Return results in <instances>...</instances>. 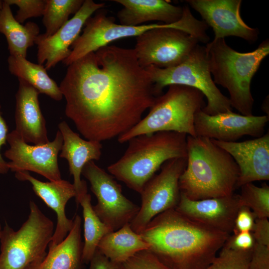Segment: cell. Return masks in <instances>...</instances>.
Segmentation results:
<instances>
[{
    "instance_id": "1",
    "label": "cell",
    "mask_w": 269,
    "mask_h": 269,
    "mask_svg": "<svg viewBox=\"0 0 269 269\" xmlns=\"http://www.w3.org/2000/svg\"><path fill=\"white\" fill-rule=\"evenodd\" d=\"M65 115L87 140L118 137L142 118L157 97L134 49L107 45L68 66L59 85Z\"/></svg>"
},
{
    "instance_id": "2",
    "label": "cell",
    "mask_w": 269,
    "mask_h": 269,
    "mask_svg": "<svg viewBox=\"0 0 269 269\" xmlns=\"http://www.w3.org/2000/svg\"><path fill=\"white\" fill-rule=\"evenodd\" d=\"M139 234L149 245L148 251L170 269H205L230 236L175 209L156 216Z\"/></svg>"
},
{
    "instance_id": "3",
    "label": "cell",
    "mask_w": 269,
    "mask_h": 269,
    "mask_svg": "<svg viewBox=\"0 0 269 269\" xmlns=\"http://www.w3.org/2000/svg\"><path fill=\"white\" fill-rule=\"evenodd\" d=\"M187 163L179 179L180 192L199 200L230 195L236 188L238 166L211 139L187 135Z\"/></svg>"
},
{
    "instance_id": "4",
    "label": "cell",
    "mask_w": 269,
    "mask_h": 269,
    "mask_svg": "<svg viewBox=\"0 0 269 269\" xmlns=\"http://www.w3.org/2000/svg\"><path fill=\"white\" fill-rule=\"evenodd\" d=\"M185 134L158 132L131 139L123 155L110 165L108 172L140 193L146 182L166 161L187 157Z\"/></svg>"
},
{
    "instance_id": "5",
    "label": "cell",
    "mask_w": 269,
    "mask_h": 269,
    "mask_svg": "<svg viewBox=\"0 0 269 269\" xmlns=\"http://www.w3.org/2000/svg\"><path fill=\"white\" fill-rule=\"evenodd\" d=\"M205 48L213 81L227 89L232 108L241 115H253L254 100L251 91V81L269 54V39L249 52L236 51L226 43L225 38L213 39Z\"/></svg>"
},
{
    "instance_id": "6",
    "label": "cell",
    "mask_w": 269,
    "mask_h": 269,
    "mask_svg": "<svg viewBox=\"0 0 269 269\" xmlns=\"http://www.w3.org/2000/svg\"><path fill=\"white\" fill-rule=\"evenodd\" d=\"M157 97L147 115L128 132L118 137L121 143L135 136L158 132H174L196 136V114L205 106L204 96L194 88L171 85Z\"/></svg>"
},
{
    "instance_id": "7",
    "label": "cell",
    "mask_w": 269,
    "mask_h": 269,
    "mask_svg": "<svg viewBox=\"0 0 269 269\" xmlns=\"http://www.w3.org/2000/svg\"><path fill=\"white\" fill-rule=\"evenodd\" d=\"M27 219L14 231L5 222L0 236V269H35L43 261L54 232L52 221L30 201Z\"/></svg>"
},
{
    "instance_id": "8",
    "label": "cell",
    "mask_w": 269,
    "mask_h": 269,
    "mask_svg": "<svg viewBox=\"0 0 269 269\" xmlns=\"http://www.w3.org/2000/svg\"><path fill=\"white\" fill-rule=\"evenodd\" d=\"M83 33L72 45L70 54L63 63L68 66L87 54L123 38L137 36L155 28L172 27L190 34L198 39L204 36L207 26L203 20L196 18L188 6H183L181 18L172 24L151 23L138 26L117 24L103 12L90 16L86 21Z\"/></svg>"
},
{
    "instance_id": "9",
    "label": "cell",
    "mask_w": 269,
    "mask_h": 269,
    "mask_svg": "<svg viewBox=\"0 0 269 269\" xmlns=\"http://www.w3.org/2000/svg\"><path fill=\"white\" fill-rule=\"evenodd\" d=\"M145 69L157 97L166 86L184 85L198 90L206 98L207 104L202 109L205 113L214 115L232 111L229 98L220 91L212 78L205 46L198 44L188 57L176 66L159 68L150 66Z\"/></svg>"
},
{
    "instance_id": "10",
    "label": "cell",
    "mask_w": 269,
    "mask_h": 269,
    "mask_svg": "<svg viewBox=\"0 0 269 269\" xmlns=\"http://www.w3.org/2000/svg\"><path fill=\"white\" fill-rule=\"evenodd\" d=\"M199 43L184 31L172 27H159L136 36L134 49L142 68H168L184 62Z\"/></svg>"
},
{
    "instance_id": "11",
    "label": "cell",
    "mask_w": 269,
    "mask_h": 269,
    "mask_svg": "<svg viewBox=\"0 0 269 269\" xmlns=\"http://www.w3.org/2000/svg\"><path fill=\"white\" fill-rule=\"evenodd\" d=\"M187 157L169 159L161 166V170L145 184L141 195L138 212L130 223L131 227L139 234L156 216L175 209L180 198L179 179L184 171Z\"/></svg>"
},
{
    "instance_id": "12",
    "label": "cell",
    "mask_w": 269,
    "mask_h": 269,
    "mask_svg": "<svg viewBox=\"0 0 269 269\" xmlns=\"http://www.w3.org/2000/svg\"><path fill=\"white\" fill-rule=\"evenodd\" d=\"M82 174L90 182L91 190L97 198V203L93 206L95 212L113 231L130 223L135 217L140 206L124 195L121 185L113 175L94 161L85 165Z\"/></svg>"
},
{
    "instance_id": "13",
    "label": "cell",
    "mask_w": 269,
    "mask_h": 269,
    "mask_svg": "<svg viewBox=\"0 0 269 269\" xmlns=\"http://www.w3.org/2000/svg\"><path fill=\"white\" fill-rule=\"evenodd\" d=\"M7 142L9 148L4 155L10 160L7 162L10 170L15 172L31 171L49 181L62 179L58 155L63 144V137L59 130L53 140L43 144H29L15 130L8 134Z\"/></svg>"
},
{
    "instance_id": "14",
    "label": "cell",
    "mask_w": 269,
    "mask_h": 269,
    "mask_svg": "<svg viewBox=\"0 0 269 269\" xmlns=\"http://www.w3.org/2000/svg\"><path fill=\"white\" fill-rule=\"evenodd\" d=\"M268 121L267 115L245 116L233 111L210 115L201 110L195 116L194 125L196 136L235 142L245 135L261 136Z\"/></svg>"
},
{
    "instance_id": "15",
    "label": "cell",
    "mask_w": 269,
    "mask_h": 269,
    "mask_svg": "<svg viewBox=\"0 0 269 269\" xmlns=\"http://www.w3.org/2000/svg\"><path fill=\"white\" fill-rule=\"evenodd\" d=\"M186 2L212 28L214 39L233 36L252 43L258 39L259 29L248 26L241 16V0H188Z\"/></svg>"
},
{
    "instance_id": "16",
    "label": "cell",
    "mask_w": 269,
    "mask_h": 269,
    "mask_svg": "<svg viewBox=\"0 0 269 269\" xmlns=\"http://www.w3.org/2000/svg\"><path fill=\"white\" fill-rule=\"evenodd\" d=\"M104 6V3L85 0L77 13L54 34L46 36L39 34L35 40L38 63L43 65L45 63L44 67L48 70L68 58L71 52L69 47L80 35L87 20Z\"/></svg>"
},
{
    "instance_id": "17",
    "label": "cell",
    "mask_w": 269,
    "mask_h": 269,
    "mask_svg": "<svg viewBox=\"0 0 269 269\" xmlns=\"http://www.w3.org/2000/svg\"><path fill=\"white\" fill-rule=\"evenodd\" d=\"M212 140L228 152L237 163L240 173L236 188L256 181L269 179V132L240 142Z\"/></svg>"
},
{
    "instance_id": "18",
    "label": "cell",
    "mask_w": 269,
    "mask_h": 269,
    "mask_svg": "<svg viewBox=\"0 0 269 269\" xmlns=\"http://www.w3.org/2000/svg\"><path fill=\"white\" fill-rule=\"evenodd\" d=\"M241 207L239 194L193 200L180 192L175 209L194 221L230 234Z\"/></svg>"
},
{
    "instance_id": "19",
    "label": "cell",
    "mask_w": 269,
    "mask_h": 269,
    "mask_svg": "<svg viewBox=\"0 0 269 269\" xmlns=\"http://www.w3.org/2000/svg\"><path fill=\"white\" fill-rule=\"evenodd\" d=\"M15 177L20 181L29 182L35 194L55 212L56 226L48 246L49 249L53 248L66 237L73 226V219H68L65 213L67 203L76 196L73 184L63 179L43 182L30 175L27 171L16 172Z\"/></svg>"
},
{
    "instance_id": "20",
    "label": "cell",
    "mask_w": 269,
    "mask_h": 269,
    "mask_svg": "<svg viewBox=\"0 0 269 269\" xmlns=\"http://www.w3.org/2000/svg\"><path fill=\"white\" fill-rule=\"evenodd\" d=\"M15 95V130L27 143L43 144L49 141L46 121L38 100L40 93L27 82L18 79Z\"/></svg>"
},
{
    "instance_id": "21",
    "label": "cell",
    "mask_w": 269,
    "mask_h": 269,
    "mask_svg": "<svg viewBox=\"0 0 269 269\" xmlns=\"http://www.w3.org/2000/svg\"><path fill=\"white\" fill-rule=\"evenodd\" d=\"M58 129L63 137L60 157L68 161L70 174L73 177L75 198L78 204L80 197L87 193L86 182L81 179L82 169L87 162L100 159L102 145L99 141L81 138L65 121L59 124Z\"/></svg>"
},
{
    "instance_id": "22",
    "label": "cell",
    "mask_w": 269,
    "mask_h": 269,
    "mask_svg": "<svg viewBox=\"0 0 269 269\" xmlns=\"http://www.w3.org/2000/svg\"><path fill=\"white\" fill-rule=\"evenodd\" d=\"M123 6L117 13L120 24L138 26L149 21L172 24L182 17L183 6H176L164 0H115Z\"/></svg>"
},
{
    "instance_id": "23",
    "label": "cell",
    "mask_w": 269,
    "mask_h": 269,
    "mask_svg": "<svg viewBox=\"0 0 269 269\" xmlns=\"http://www.w3.org/2000/svg\"><path fill=\"white\" fill-rule=\"evenodd\" d=\"M81 218L76 214L73 226L66 237L47 254L35 269H80L83 263Z\"/></svg>"
},
{
    "instance_id": "24",
    "label": "cell",
    "mask_w": 269,
    "mask_h": 269,
    "mask_svg": "<svg viewBox=\"0 0 269 269\" xmlns=\"http://www.w3.org/2000/svg\"><path fill=\"white\" fill-rule=\"evenodd\" d=\"M149 247V245L128 223L103 237L97 250L112 262L122 264L137 253L148 250Z\"/></svg>"
},
{
    "instance_id": "25",
    "label": "cell",
    "mask_w": 269,
    "mask_h": 269,
    "mask_svg": "<svg viewBox=\"0 0 269 269\" xmlns=\"http://www.w3.org/2000/svg\"><path fill=\"white\" fill-rule=\"evenodd\" d=\"M40 29L35 22L29 21L24 25L13 15L10 6L3 0L0 12V32L7 40L9 55L26 58L27 49L35 44Z\"/></svg>"
},
{
    "instance_id": "26",
    "label": "cell",
    "mask_w": 269,
    "mask_h": 269,
    "mask_svg": "<svg viewBox=\"0 0 269 269\" xmlns=\"http://www.w3.org/2000/svg\"><path fill=\"white\" fill-rule=\"evenodd\" d=\"M10 73L21 79L52 99L59 101L63 96L59 86L51 78L43 65L35 64L20 56L9 55L7 59Z\"/></svg>"
},
{
    "instance_id": "27",
    "label": "cell",
    "mask_w": 269,
    "mask_h": 269,
    "mask_svg": "<svg viewBox=\"0 0 269 269\" xmlns=\"http://www.w3.org/2000/svg\"><path fill=\"white\" fill-rule=\"evenodd\" d=\"M79 204L82 207L84 220V242L82 260L83 263L88 264L94 257L101 240L113 231L95 212L91 204L90 194L86 193L81 196L77 205Z\"/></svg>"
},
{
    "instance_id": "28",
    "label": "cell",
    "mask_w": 269,
    "mask_h": 269,
    "mask_svg": "<svg viewBox=\"0 0 269 269\" xmlns=\"http://www.w3.org/2000/svg\"><path fill=\"white\" fill-rule=\"evenodd\" d=\"M84 0H46L42 22L45 27L46 36L54 34L75 14L84 3Z\"/></svg>"
},
{
    "instance_id": "29",
    "label": "cell",
    "mask_w": 269,
    "mask_h": 269,
    "mask_svg": "<svg viewBox=\"0 0 269 269\" xmlns=\"http://www.w3.org/2000/svg\"><path fill=\"white\" fill-rule=\"evenodd\" d=\"M239 195L241 206L249 208L256 218L269 217V186L267 184L257 186L253 183L242 185Z\"/></svg>"
},
{
    "instance_id": "30",
    "label": "cell",
    "mask_w": 269,
    "mask_h": 269,
    "mask_svg": "<svg viewBox=\"0 0 269 269\" xmlns=\"http://www.w3.org/2000/svg\"><path fill=\"white\" fill-rule=\"evenodd\" d=\"M253 249L236 250L224 244L219 256L205 269H249Z\"/></svg>"
},
{
    "instance_id": "31",
    "label": "cell",
    "mask_w": 269,
    "mask_h": 269,
    "mask_svg": "<svg viewBox=\"0 0 269 269\" xmlns=\"http://www.w3.org/2000/svg\"><path fill=\"white\" fill-rule=\"evenodd\" d=\"M10 6L16 5L18 9L14 17L19 23L26 19L43 15L46 0H4Z\"/></svg>"
},
{
    "instance_id": "32",
    "label": "cell",
    "mask_w": 269,
    "mask_h": 269,
    "mask_svg": "<svg viewBox=\"0 0 269 269\" xmlns=\"http://www.w3.org/2000/svg\"><path fill=\"white\" fill-rule=\"evenodd\" d=\"M121 266L122 269H170L148 250L137 253Z\"/></svg>"
},
{
    "instance_id": "33",
    "label": "cell",
    "mask_w": 269,
    "mask_h": 269,
    "mask_svg": "<svg viewBox=\"0 0 269 269\" xmlns=\"http://www.w3.org/2000/svg\"><path fill=\"white\" fill-rule=\"evenodd\" d=\"M256 218L249 208L241 206L235 219L233 234L242 232H252Z\"/></svg>"
},
{
    "instance_id": "34",
    "label": "cell",
    "mask_w": 269,
    "mask_h": 269,
    "mask_svg": "<svg viewBox=\"0 0 269 269\" xmlns=\"http://www.w3.org/2000/svg\"><path fill=\"white\" fill-rule=\"evenodd\" d=\"M255 243L251 232H242L230 235L224 244L234 250L248 251L253 249Z\"/></svg>"
},
{
    "instance_id": "35",
    "label": "cell",
    "mask_w": 269,
    "mask_h": 269,
    "mask_svg": "<svg viewBox=\"0 0 269 269\" xmlns=\"http://www.w3.org/2000/svg\"><path fill=\"white\" fill-rule=\"evenodd\" d=\"M249 269H269V247L255 243Z\"/></svg>"
},
{
    "instance_id": "36",
    "label": "cell",
    "mask_w": 269,
    "mask_h": 269,
    "mask_svg": "<svg viewBox=\"0 0 269 269\" xmlns=\"http://www.w3.org/2000/svg\"><path fill=\"white\" fill-rule=\"evenodd\" d=\"M251 232L256 243L269 247L268 218H256Z\"/></svg>"
},
{
    "instance_id": "37",
    "label": "cell",
    "mask_w": 269,
    "mask_h": 269,
    "mask_svg": "<svg viewBox=\"0 0 269 269\" xmlns=\"http://www.w3.org/2000/svg\"><path fill=\"white\" fill-rule=\"evenodd\" d=\"M89 264V269H122L121 264L112 262L97 249Z\"/></svg>"
},
{
    "instance_id": "38",
    "label": "cell",
    "mask_w": 269,
    "mask_h": 269,
    "mask_svg": "<svg viewBox=\"0 0 269 269\" xmlns=\"http://www.w3.org/2000/svg\"><path fill=\"white\" fill-rule=\"evenodd\" d=\"M1 107L0 104V174H6L9 170L7 162L2 158L0 153V149L3 145L7 142L8 128L4 120L1 111Z\"/></svg>"
},
{
    "instance_id": "39",
    "label": "cell",
    "mask_w": 269,
    "mask_h": 269,
    "mask_svg": "<svg viewBox=\"0 0 269 269\" xmlns=\"http://www.w3.org/2000/svg\"><path fill=\"white\" fill-rule=\"evenodd\" d=\"M2 5H3V0H0V12L1 10L2 9Z\"/></svg>"
},
{
    "instance_id": "40",
    "label": "cell",
    "mask_w": 269,
    "mask_h": 269,
    "mask_svg": "<svg viewBox=\"0 0 269 269\" xmlns=\"http://www.w3.org/2000/svg\"><path fill=\"white\" fill-rule=\"evenodd\" d=\"M1 225L0 224V233H1Z\"/></svg>"
}]
</instances>
